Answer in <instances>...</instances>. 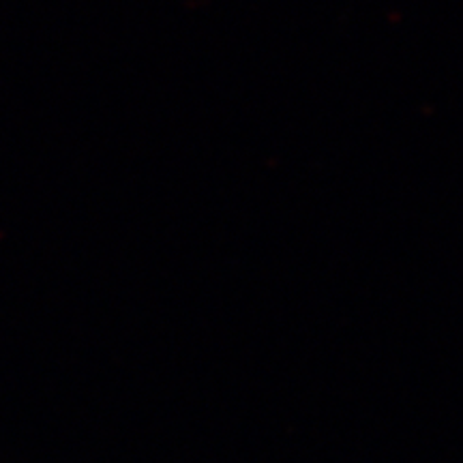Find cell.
Returning <instances> with one entry per match:
<instances>
[]
</instances>
